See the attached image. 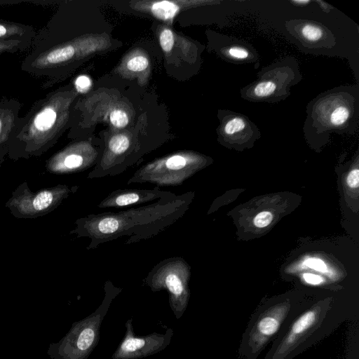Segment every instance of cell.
<instances>
[{
	"label": "cell",
	"instance_id": "6da1fadb",
	"mask_svg": "<svg viewBox=\"0 0 359 359\" xmlns=\"http://www.w3.org/2000/svg\"><path fill=\"white\" fill-rule=\"evenodd\" d=\"M194 193L158 200L137 208L90 214L77 219L69 234L87 238V250L122 237L126 245L154 238L182 218L192 202Z\"/></svg>",
	"mask_w": 359,
	"mask_h": 359
},
{
	"label": "cell",
	"instance_id": "7a4b0ae2",
	"mask_svg": "<svg viewBox=\"0 0 359 359\" xmlns=\"http://www.w3.org/2000/svg\"><path fill=\"white\" fill-rule=\"evenodd\" d=\"M73 98L71 90L61 88L36 100L20 117L8 144V156L14 161L28 159L53 147L67 126Z\"/></svg>",
	"mask_w": 359,
	"mask_h": 359
},
{
	"label": "cell",
	"instance_id": "3957f363",
	"mask_svg": "<svg viewBox=\"0 0 359 359\" xmlns=\"http://www.w3.org/2000/svg\"><path fill=\"white\" fill-rule=\"evenodd\" d=\"M303 132L308 138L325 139L336 133L355 132L359 118V90L341 86L319 94L306 107Z\"/></svg>",
	"mask_w": 359,
	"mask_h": 359
},
{
	"label": "cell",
	"instance_id": "277c9868",
	"mask_svg": "<svg viewBox=\"0 0 359 359\" xmlns=\"http://www.w3.org/2000/svg\"><path fill=\"white\" fill-rule=\"evenodd\" d=\"M191 267L182 257H171L156 264L144 278V285L151 291L166 290L169 304L177 319H180L188 306L190 290L189 282Z\"/></svg>",
	"mask_w": 359,
	"mask_h": 359
},
{
	"label": "cell",
	"instance_id": "5b68a950",
	"mask_svg": "<svg viewBox=\"0 0 359 359\" xmlns=\"http://www.w3.org/2000/svg\"><path fill=\"white\" fill-rule=\"evenodd\" d=\"M203 158L191 151H178L156 158L137 169L127 184L150 183L157 187H176L191 177L203 163Z\"/></svg>",
	"mask_w": 359,
	"mask_h": 359
},
{
	"label": "cell",
	"instance_id": "8992f818",
	"mask_svg": "<svg viewBox=\"0 0 359 359\" xmlns=\"http://www.w3.org/2000/svg\"><path fill=\"white\" fill-rule=\"evenodd\" d=\"M302 79L297 62L288 57L263 69L257 80L241 89V95L250 102H280L290 95V87Z\"/></svg>",
	"mask_w": 359,
	"mask_h": 359
},
{
	"label": "cell",
	"instance_id": "52a82bcc",
	"mask_svg": "<svg viewBox=\"0 0 359 359\" xmlns=\"http://www.w3.org/2000/svg\"><path fill=\"white\" fill-rule=\"evenodd\" d=\"M291 304L276 303L254 313L243 335L239 353L243 359H257L280 332L291 314Z\"/></svg>",
	"mask_w": 359,
	"mask_h": 359
},
{
	"label": "cell",
	"instance_id": "ba28073f",
	"mask_svg": "<svg viewBox=\"0 0 359 359\" xmlns=\"http://www.w3.org/2000/svg\"><path fill=\"white\" fill-rule=\"evenodd\" d=\"M78 189L79 186L57 184L32 192L24 182L13 191L5 206L15 218L34 219L53 212Z\"/></svg>",
	"mask_w": 359,
	"mask_h": 359
},
{
	"label": "cell",
	"instance_id": "9c48e42d",
	"mask_svg": "<svg viewBox=\"0 0 359 359\" xmlns=\"http://www.w3.org/2000/svg\"><path fill=\"white\" fill-rule=\"evenodd\" d=\"M329 303L312 306L292 322L276 339L265 359H290L297 349L321 326L329 313Z\"/></svg>",
	"mask_w": 359,
	"mask_h": 359
},
{
	"label": "cell",
	"instance_id": "30bf717a",
	"mask_svg": "<svg viewBox=\"0 0 359 359\" xmlns=\"http://www.w3.org/2000/svg\"><path fill=\"white\" fill-rule=\"evenodd\" d=\"M132 322V319L126 322L124 337L112 355V359H140L159 353L170 344L172 329H168L164 334L153 332L137 337Z\"/></svg>",
	"mask_w": 359,
	"mask_h": 359
},
{
	"label": "cell",
	"instance_id": "8fae6325",
	"mask_svg": "<svg viewBox=\"0 0 359 359\" xmlns=\"http://www.w3.org/2000/svg\"><path fill=\"white\" fill-rule=\"evenodd\" d=\"M100 160L98 152L89 144H69L50 157L45 163L46 170L55 175H69L83 172Z\"/></svg>",
	"mask_w": 359,
	"mask_h": 359
},
{
	"label": "cell",
	"instance_id": "7c38bea8",
	"mask_svg": "<svg viewBox=\"0 0 359 359\" xmlns=\"http://www.w3.org/2000/svg\"><path fill=\"white\" fill-rule=\"evenodd\" d=\"M177 194L163 191L158 187L154 189H118L111 191L97 205L99 208H121L130 205H143L160 199L175 197Z\"/></svg>",
	"mask_w": 359,
	"mask_h": 359
},
{
	"label": "cell",
	"instance_id": "4fadbf2b",
	"mask_svg": "<svg viewBox=\"0 0 359 359\" xmlns=\"http://www.w3.org/2000/svg\"><path fill=\"white\" fill-rule=\"evenodd\" d=\"M221 138L229 142H241L259 138L260 131L246 116L230 110L219 111Z\"/></svg>",
	"mask_w": 359,
	"mask_h": 359
},
{
	"label": "cell",
	"instance_id": "5bb4252c",
	"mask_svg": "<svg viewBox=\"0 0 359 359\" xmlns=\"http://www.w3.org/2000/svg\"><path fill=\"white\" fill-rule=\"evenodd\" d=\"M221 39L224 43L220 45L218 53L228 62L242 64L259 61L256 50L248 43L228 36H223Z\"/></svg>",
	"mask_w": 359,
	"mask_h": 359
},
{
	"label": "cell",
	"instance_id": "9a60e30c",
	"mask_svg": "<svg viewBox=\"0 0 359 359\" xmlns=\"http://www.w3.org/2000/svg\"><path fill=\"white\" fill-rule=\"evenodd\" d=\"M22 106L16 99L0 96V146L8 147L17 128Z\"/></svg>",
	"mask_w": 359,
	"mask_h": 359
},
{
	"label": "cell",
	"instance_id": "2e32d148",
	"mask_svg": "<svg viewBox=\"0 0 359 359\" xmlns=\"http://www.w3.org/2000/svg\"><path fill=\"white\" fill-rule=\"evenodd\" d=\"M287 27L290 33L294 34L292 35L309 45L323 44L326 39L334 41L332 33L318 22L300 20L287 23Z\"/></svg>",
	"mask_w": 359,
	"mask_h": 359
},
{
	"label": "cell",
	"instance_id": "e0dca14e",
	"mask_svg": "<svg viewBox=\"0 0 359 359\" xmlns=\"http://www.w3.org/2000/svg\"><path fill=\"white\" fill-rule=\"evenodd\" d=\"M36 34L32 26L0 18V42L20 41L32 44Z\"/></svg>",
	"mask_w": 359,
	"mask_h": 359
},
{
	"label": "cell",
	"instance_id": "ac0fdd59",
	"mask_svg": "<svg viewBox=\"0 0 359 359\" xmlns=\"http://www.w3.org/2000/svg\"><path fill=\"white\" fill-rule=\"evenodd\" d=\"M150 13L163 21H172L180 10V5L170 1H160L150 3L148 6Z\"/></svg>",
	"mask_w": 359,
	"mask_h": 359
},
{
	"label": "cell",
	"instance_id": "d6986e66",
	"mask_svg": "<svg viewBox=\"0 0 359 359\" xmlns=\"http://www.w3.org/2000/svg\"><path fill=\"white\" fill-rule=\"evenodd\" d=\"M32 44L20 41L0 42V56L4 53H15L29 50Z\"/></svg>",
	"mask_w": 359,
	"mask_h": 359
},
{
	"label": "cell",
	"instance_id": "ffe728a7",
	"mask_svg": "<svg viewBox=\"0 0 359 359\" xmlns=\"http://www.w3.org/2000/svg\"><path fill=\"white\" fill-rule=\"evenodd\" d=\"M174 36L170 29H164L159 35V43L164 52H170L174 44Z\"/></svg>",
	"mask_w": 359,
	"mask_h": 359
},
{
	"label": "cell",
	"instance_id": "44dd1931",
	"mask_svg": "<svg viewBox=\"0 0 359 359\" xmlns=\"http://www.w3.org/2000/svg\"><path fill=\"white\" fill-rule=\"evenodd\" d=\"M110 121L116 128H123L128 123L127 114L121 110L117 109L110 114Z\"/></svg>",
	"mask_w": 359,
	"mask_h": 359
},
{
	"label": "cell",
	"instance_id": "7402d4cb",
	"mask_svg": "<svg viewBox=\"0 0 359 359\" xmlns=\"http://www.w3.org/2000/svg\"><path fill=\"white\" fill-rule=\"evenodd\" d=\"M149 65L148 59L144 56H135L127 63V68L133 72L144 70Z\"/></svg>",
	"mask_w": 359,
	"mask_h": 359
},
{
	"label": "cell",
	"instance_id": "603a6c76",
	"mask_svg": "<svg viewBox=\"0 0 359 359\" xmlns=\"http://www.w3.org/2000/svg\"><path fill=\"white\" fill-rule=\"evenodd\" d=\"M273 219V215L270 212L263 211L256 215L254 224L256 226L262 228L268 226Z\"/></svg>",
	"mask_w": 359,
	"mask_h": 359
},
{
	"label": "cell",
	"instance_id": "cb8c5ba5",
	"mask_svg": "<svg viewBox=\"0 0 359 359\" xmlns=\"http://www.w3.org/2000/svg\"><path fill=\"white\" fill-rule=\"evenodd\" d=\"M92 81L90 79L85 75H81L76 79L75 88L79 93H86L90 88Z\"/></svg>",
	"mask_w": 359,
	"mask_h": 359
},
{
	"label": "cell",
	"instance_id": "d4e9b609",
	"mask_svg": "<svg viewBox=\"0 0 359 359\" xmlns=\"http://www.w3.org/2000/svg\"><path fill=\"white\" fill-rule=\"evenodd\" d=\"M305 264L309 268L319 271H325L326 269L325 264L319 259L313 258L307 259L305 262Z\"/></svg>",
	"mask_w": 359,
	"mask_h": 359
},
{
	"label": "cell",
	"instance_id": "484cf974",
	"mask_svg": "<svg viewBox=\"0 0 359 359\" xmlns=\"http://www.w3.org/2000/svg\"><path fill=\"white\" fill-rule=\"evenodd\" d=\"M348 185L351 188H356L359 185V170H353L350 172L346 180Z\"/></svg>",
	"mask_w": 359,
	"mask_h": 359
},
{
	"label": "cell",
	"instance_id": "4316f807",
	"mask_svg": "<svg viewBox=\"0 0 359 359\" xmlns=\"http://www.w3.org/2000/svg\"><path fill=\"white\" fill-rule=\"evenodd\" d=\"M303 277L306 283L311 285H318L323 282L322 277L316 274L305 273Z\"/></svg>",
	"mask_w": 359,
	"mask_h": 359
},
{
	"label": "cell",
	"instance_id": "83f0119b",
	"mask_svg": "<svg viewBox=\"0 0 359 359\" xmlns=\"http://www.w3.org/2000/svg\"><path fill=\"white\" fill-rule=\"evenodd\" d=\"M36 0H0V6L20 4L22 2L35 3Z\"/></svg>",
	"mask_w": 359,
	"mask_h": 359
},
{
	"label": "cell",
	"instance_id": "f1b7e54d",
	"mask_svg": "<svg viewBox=\"0 0 359 359\" xmlns=\"http://www.w3.org/2000/svg\"><path fill=\"white\" fill-rule=\"evenodd\" d=\"M8 149L5 146H0V167L5 160L6 156H8Z\"/></svg>",
	"mask_w": 359,
	"mask_h": 359
},
{
	"label": "cell",
	"instance_id": "f546056e",
	"mask_svg": "<svg viewBox=\"0 0 359 359\" xmlns=\"http://www.w3.org/2000/svg\"><path fill=\"white\" fill-rule=\"evenodd\" d=\"M316 3H318L320 8L325 11V12H330L331 9L333 8L331 6V5L323 1H316Z\"/></svg>",
	"mask_w": 359,
	"mask_h": 359
},
{
	"label": "cell",
	"instance_id": "4dcf8cb0",
	"mask_svg": "<svg viewBox=\"0 0 359 359\" xmlns=\"http://www.w3.org/2000/svg\"><path fill=\"white\" fill-rule=\"evenodd\" d=\"M290 2L295 6H306L307 4H310L312 2V1H306V0H303V1H290Z\"/></svg>",
	"mask_w": 359,
	"mask_h": 359
}]
</instances>
